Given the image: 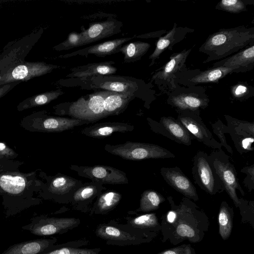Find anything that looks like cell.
<instances>
[{"label": "cell", "mask_w": 254, "mask_h": 254, "mask_svg": "<svg viewBox=\"0 0 254 254\" xmlns=\"http://www.w3.org/2000/svg\"><path fill=\"white\" fill-rule=\"evenodd\" d=\"M254 40V28L239 26L223 29L213 33L200 47L199 51L208 56L203 63L220 60L239 52Z\"/></svg>", "instance_id": "obj_1"}, {"label": "cell", "mask_w": 254, "mask_h": 254, "mask_svg": "<svg viewBox=\"0 0 254 254\" xmlns=\"http://www.w3.org/2000/svg\"><path fill=\"white\" fill-rule=\"evenodd\" d=\"M95 235L109 245L129 246L149 242L156 234L133 228L114 220L97 225Z\"/></svg>", "instance_id": "obj_2"}, {"label": "cell", "mask_w": 254, "mask_h": 254, "mask_svg": "<svg viewBox=\"0 0 254 254\" xmlns=\"http://www.w3.org/2000/svg\"><path fill=\"white\" fill-rule=\"evenodd\" d=\"M208 160L212 170L223 184L224 190L232 199L235 206L238 207L240 201L236 190H239L243 196L245 192L239 183L234 166L229 161V156L220 149L208 155Z\"/></svg>", "instance_id": "obj_3"}, {"label": "cell", "mask_w": 254, "mask_h": 254, "mask_svg": "<svg viewBox=\"0 0 254 254\" xmlns=\"http://www.w3.org/2000/svg\"><path fill=\"white\" fill-rule=\"evenodd\" d=\"M105 150L112 154L129 160L170 158L175 157L168 149L159 145L131 141H127L121 144H106Z\"/></svg>", "instance_id": "obj_4"}, {"label": "cell", "mask_w": 254, "mask_h": 254, "mask_svg": "<svg viewBox=\"0 0 254 254\" xmlns=\"http://www.w3.org/2000/svg\"><path fill=\"white\" fill-rule=\"evenodd\" d=\"M40 28L24 37L8 43L0 54V75L25 61V58L43 34Z\"/></svg>", "instance_id": "obj_5"}, {"label": "cell", "mask_w": 254, "mask_h": 254, "mask_svg": "<svg viewBox=\"0 0 254 254\" xmlns=\"http://www.w3.org/2000/svg\"><path fill=\"white\" fill-rule=\"evenodd\" d=\"M110 92L101 90L81 97L70 104L68 115L73 119L90 123L107 117L104 99Z\"/></svg>", "instance_id": "obj_6"}, {"label": "cell", "mask_w": 254, "mask_h": 254, "mask_svg": "<svg viewBox=\"0 0 254 254\" xmlns=\"http://www.w3.org/2000/svg\"><path fill=\"white\" fill-rule=\"evenodd\" d=\"M80 224L79 218L49 217L41 215L32 218L30 223L21 228L36 236H48L63 234L78 227Z\"/></svg>", "instance_id": "obj_7"}, {"label": "cell", "mask_w": 254, "mask_h": 254, "mask_svg": "<svg viewBox=\"0 0 254 254\" xmlns=\"http://www.w3.org/2000/svg\"><path fill=\"white\" fill-rule=\"evenodd\" d=\"M192 174L195 183L210 194H215L224 190L220 179L212 170L208 155L199 151L194 157Z\"/></svg>", "instance_id": "obj_8"}, {"label": "cell", "mask_w": 254, "mask_h": 254, "mask_svg": "<svg viewBox=\"0 0 254 254\" xmlns=\"http://www.w3.org/2000/svg\"><path fill=\"white\" fill-rule=\"evenodd\" d=\"M59 67L44 62H29L24 61L0 75V85L27 81L50 73Z\"/></svg>", "instance_id": "obj_9"}, {"label": "cell", "mask_w": 254, "mask_h": 254, "mask_svg": "<svg viewBox=\"0 0 254 254\" xmlns=\"http://www.w3.org/2000/svg\"><path fill=\"white\" fill-rule=\"evenodd\" d=\"M70 168L77 172L79 176L102 184L122 185L128 183L124 172L110 166L102 165L93 166L71 165Z\"/></svg>", "instance_id": "obj_10"}, {"label": "cell", "mask_w": 254, "mask_h": 254, "mask_svg": "<svg viewBox=\"0 0 254 254\" xmlns=\"http://www.w3.org/2000/svg\"><path fill=\"white\" fill-rule=\"evenodd\" d=\"M177 120L198 141L213 149H222L221 143L214 139L197 113L189 110L182 111Z\"/></svg>", "instance_id": "obj_11"}, {"label": "cell", "mask_w": 254, "mask_h": 254, "mask_svg": "<svg viewBox=\"0 0 254 254\" xmlns=\"http://www.w3.org/2000/svg\"><path fill=\"white\" fill-rule=\"evenodd\" d=\"M150 125L156 133L186 145H190L193 136L177 120L172 117H162L159 122L151 121Z\"/></svg>", "instance_id": "obj_12"}, {"label": "cell", "mask_w": 254, "mask_h": 254, "mask_svg": "<svg viewBox=\"0 0 254 254\" xmlns=\"http://www.w3.org/2000/svg\"><path fill=\"white\" fill-rule=\"evenodd\" d=\"M160 173L166 183L177 191L189 199L198 200L195 187L179 168L162 167Z\"/></svg>", "instance_id": "obj_13"}, {"label": "cell", "mask_w": 254, "mask_h": 254, "mask_svg": "<svg viewBox=\"0 0 254 254\" xmlns=\"http://www.w3.org/2000/svg\"><path fill=\"white\" fill-rule=\"evenodd\" d=\"M123 24L116 19L91 24L86 30L81 32L82 46L95 42L120 33Z\"/></svg>", "instance_id": "obj_14"}, {"label": "cell", "mask_w": 254, "mask_h": 254, "mask_svg": "<svg viewBox=\"0 0 254 254\" xmlns=\"http://www.w3.org/2000/svg\"><path fill=\"white\" fill-rule=\"evenodd\" d=\"M90 122L73 119L59 117H37L33 120V127L45 132H62L75 127Z\"/></svg>", "instance_id": "obj_15"}, {"label": "cell", "mask_w": 254, "mask_h": 254, "mask_svg": "<svg viewBox=\"0 0 254 254\" xmlns=\"http://www.w3.org/2000/svg\"><path fill=\"white\" fill-rule=\"evenodd\" d=\"M56 237L34 239L9 246L2 254H42L57 246Z\"/></svg>", "instance_id": "obj_16"}, {"label": "cell", "mask_w": 254, "mask_h": 254, "mask_svg": "<svg viewBox=\"0 0 254 254\" xmlns=\"http://www.w3.org/2000/svg\"><path fill=\"white\" fill-rule=\"evenodd\" d=\"M100 182L92 181L75 190L70 200L74 209L86 212L88 204L101 194L104 188Z\"/></svg>", "instance_id": "obj_17"}, {"label": "cell", "mask_w": 254, "mask_h": 254, "mask_svg": "<svg viewBox=\"0 0 254 254\" xmlns=\"http://www.w3.org/2000/svg\"><path fill=\"white\" fill-rule=\"evenodd\" d=\"M132 38L133 37H126L108 41L79 50L70 54L60 55L59 58H66L76 55L87 57L88 54H93L97 57H104L118 53L119 49L124 43Z\"/></svg>", "instance_id": "obj_18"}, {"label": "cell", "mask_w": 254, "mask_h": 254, "mask_svg": "<svg viewBox=\"0 0 254 254\" xmlns=\"http://www.w3.org/2000/svg\"><path fill=\"white\" fill-rule=\"evenodd\" d=\"M93 88L119 93H133L136 90L135 84L132 81L122 76H101L90 77Z\"/></svg>", "instance_id": "obj_19"}, {"label": "cell", "mask_w": 254, "mask_h": 254, "mask_svg": "<svg viewBox=\"0 0 254 254\" xmlns=\"http://www.w3.org/2000/svg\"><path fill=\"white\" fill-rule=\"evenodd\" d=\"M254 64V46L243 49L213 64L214 67L223 66L235 69L236 72L251 69Z\"/></svg>", "instance_id": "obj_20"}, {"label": "cell", "mask_w": 254, "mask_h": 254, "mask_svg": "<svg viewBox=\"0 0 254 254\" xmlns=\"http://www.w3.org/2000/svg\"><path fill=\"white\" fill-rule=\"evenodd\" d=\"M112 61L88 64L86 65L71 68V72L66 77L80 78L82 79L98 75L114 74L117 68L112 65Z\"/></svg>", "instance_id": "obj_21"}, {"label": "cell", "mask_w": 254, "mask_h": 254, "mask_svg": "<svg viewBox=\"0 0 254 254\" xmlns=\"http://www.w3.org/2000/svg\"><path fill=\"white\" fill-rule=\"evenodd\" d=\"M133 126L120 122L98 123L86 127L81 130V133L93 138H105L115 132H126L133 130Z\"/></svg>", "instance_id": "obj_22"}, {"label": "cell", "mask_w": 254, "mask_h": 254, "mask_svg": "<svg viewBox=\"0 0 254 254\" xmlns=\"http://www.w3.org/2000/svg\"><path fill=\"white\" fill-rule=\"evenodd\" d=\"M89 243L88 240L82 238L57 244L55 248L42 254H100V248H82Z\"/></svg>", "instance_id": "obj_23"}, {"label": "cell", "mask_w": 254, "mask_h": 254, "mask_svg": "<svg viewBox=\"0 0 254 254\" xmlns=\"http://www.w3.org/2000/svg\"><path fill=\"white\" fill-rule=\"evenodd\" d=\"M227 121V133L231 136L236 147L240 141L248 137H254V124L225 116Z\"/></svg>", "instance_id": "obj_24"}, {"label": "cell", "mask_w": 254, "mask_h": 254, "mask_svg": "<svg viewBox=\"0 0 254 254\" xmlns=\"http://www.w3.org/2000/svg\"><path fill=\"white\" fill-rule=\"evenodd\" d=\"M132 93L111 92L104 99V109L107 116L116 115L124 111L129 102L134 98Z\"/></svg>", "instance_id": "obj_25"}, {"label": "cell", "mask_w": 254, "mask_h": 254, "mask_svg": "<svg viewBox=\"0 0 254 254\" xmlns=\"http://www.w3.org/2000/svg\"><path fill=\"white\" fill-rule=\"evenodd\" d=\"M26 178L17 173H5L0 175V188L11 195L22 193L27 185Z\"/></svg>", "instance_id": "obj_26"}, {"label": "cell", "mask_w": 254, "mask_h": 254, "mask_svg": "<svg viewBox=\"0 0 254 254\" xmlns=\"http://www.w3.org/2000/svg\"><path fill=\"white\" fill-rule=\"evenodd\" d=\"M121 199L122 195L116 191L101 194L94 204L90 214H107L117 206Z\"/></svg>", "instance_id": "obj_27"}, {"label": "cell", "mask_w": 254, "mask_h": 254, "mask_svg": "<svg viewBox=\"0 0 254 254\" xmlns=\"http://www.w3.org/2000/svg\"><path fill=\"white\" fill-rule=\"evenodd\" d=\"M171 104L181 111L189 110L195 112L200 108L207 106L208 101L191 94H182L173 97Z\"/></svg>", "instance_id": "obj_28"}, {"label": "cell", "mask_w": 254, "mask_h": 254, "mask_svg": "<svg viewBox=\"0 0 254 254\" xmlns=\"http://www.w3.org/2000/svg\"><path fill=\"white\" fill-rule=\"evenodd\" d=\"M126 224L141 231L155 233L160 228L155 213H147L135 217H127Z\"/></svg>", "instance_id": "obj_29"}, {"label": "cell", "mask_w": 254, "mask_h": 254, "mask_svg": "<svg viewBox=\"0 0 254 254\" xmlns=\"http://www.w3.org/2000/svg\"><path fill=\"white\" fill-rule=\"evenodd\" d=\"M64 92L61 89L47 91L25 99L17 106L19 111L47 104L56 99Z\"/></svg>", "instance_id": "obj_30"}, {"label": "cell", "mask_w": 254, "mask_h": 254, "mask_svg": "<svg viewBox=\"0 0 254 254\" xmlns=\"http://www.w3.org/2000/svg\"><path fill=\"white\" fill-rule=\"evenodd\" d=\"M150 44L140 41L130 42L121 47L118 50L124 55L125 63L134 62L140 60L148 51Z\"/></svg>", "instance_id": "obj_31"}, {"label": "cell", "mask_w": 254, "mask_h": 254, "mask_svg": "<svg viewBox=\"0 0 254 254\" xmlns=\"http://www.w3.org/2000/svg\"><path fill=\"white\" fill-rule=\"evenodd\" d=\"M234 212L226 201L220 205L218 215L219 234L222 239L226 240L230 237L233 227Z\"/></svg>", "instance_id": "obj_32"}, {"label": "cell", "mask_w": 254, "mask_h": 254, "mask_svg": "<svg viewBox=\"0 0 254 254\" xmlns=\"http://www.w3.org/2000/svg\"><path fill=\"white\" fill-rule=\"evenodd\" d=\"M81 186L78 180L68 176L62 175L52 180L49 187V191L53 194L64 195Z\"/></svg>", "instance_id": "obj_33"}, {"label": "cell", "mask_w": 254, "mask_h": 254, "mask_svg": "<svg viewBox=\"0 0 254 254\" xmlns=\"http://www.w3.org/2000/svg\"><path fill=\"white\" fill-rule=\"evenodd\" d=\"M190 51L191 49L185 50L181 52L172 55L170 61L162 68V71L157 76L164 79L169 78L183 66Z\"/></svg>", "instance_id": "obj_34"}, {"label": "cell", "mask_w": 254, "mask_h": 254, "mask_svg": "<svg viewBox=\"0 0 254 254\" xmlns=\"http://www.w3.org/2000/svg\"><path fill=\"white\" fill-rule=\"evenodd\" d=\"M235 69L223 66L214 67L213 68L202 71L190 79L194 83L217 82L218 80L228 74L235 72Z\"/></svg>", "instance_id": "obj_35"}, {"label": "cell", "mask_w": 254, "mask_h": 254, "mask_svg": "<svg viewBox=\"0 0 254 254\" xmlns=\"http://www.w3.org/2000/svg\"><path fill=\"white\" fill-rule=\"evenodd\" d=\"M165 200V198L158 192L150 190H146L141 195L139 207L136 211L149 212L157 210L160 203Z\"/></svg>", "instance_id": "obj_36"}, {"label": "cell", "mask_w": 254, "mask_h": 254, "mask_svg": "<svg viewBox=\"0 0 254 254\" xmlns=\"http://www.w3.org/2000/svg\"><path fill=\"white\" fill-rule=\"evenodd\" d=\"M176 23L174 24L173 29L165 36L160 37L156 43V48L153 53L149 56V59L152 61L151 65L154 61L159 58L161 54L165 50L170 47L171 44H174L175 40H177V28Z\"/></svg>", "instance_id": "obj_37"}, {"label": "cell", "mask_w": 254, "mask_h": 254, "mask_svg": "<svg viewBox=\"0 0 254 254\" xmlns=\"http://www.w3.org/2000/svg\"><path fill=\"white\" fill-rule=\"evenodd\" d=\"M82 46V35L72 32L69 33L67 38L60 44L54 46L53 49L58 51L67 50Z\"/></svg>", "instance_id": "obj_38"}, {"label": "cell", "mask_w": 254, "mask_h": 254, "mask_svg": "<svg viewBox=\"0 0 254 254\" xmlns=\"http://www.w3.org/2000/svg\"><path fill=\"white\" fill-rule=\"evenodd\" d=\"M216 7L231 13H239L246 10L245 3L241 0H222Z\"/></svg>", "instance_id": "obj_39"}, {"label": "cell", "mask_w": 254, "mask_h": 254, "mask_svg": "<svg viewBox=\"0 0 254 254\" xmlns=\"http://www.w3.org/2000/svg\"><path fill=\"white\" fill-rule=\"evenodd\" d=\"M214 133L218 136L222 146L226 148L227 151L233 154V150L227 143L224 133L227 132V126L224 125L220 120L212 125Z\"/></svg>", "instance_id": "obj_40"}, {"label": "cell", "mask_w": 254, "mask_h": 254, "mask_svg": "<svg viewBox=\"0 0 254 254\" xmlns=\"http://www.w3.org/2000/svg\"><path fill=\"white\" fill-rule=\"evenodd\" d=\"M157 254H195V252L190 245H183L166 250Z\"/></svg>", "instance_id": "obj_41"}, {"label": "cell", "mask_w": 254, "mask_h": 254, "mask_svg": "<svg viewBox=\"0 0 254 254\" xmlns=\"http://www.w3.org/2000/svg\"><path fill=\"white\" fill-rule=\"evenodd\" d=\"M241 172L247 174L244 183L249 191H251L254 189V165H252L249 167H244L242 169Z\"/></svg>", "instance_id": "obj_42"}, {"label": "cell", "mask_w": 254, "mask_h": 254, "mask_svg": "<svg viewBox=\"0 0 254 254\" xmlns=\"http://www.w3.org/2000/svg\"><path fill=\"white\" fill-rule=\"evenodd\" d=\"M248 92V88L243 84H238L232 88V93L236 98H242L246 95Z\"/></svg>", "instance_id": "obj_43"}, {"label": "cell", "mask_w": 254, "mask_h": 254, "mask_svg": "<svg viewBox=\"0 0 254 254\" xmlns=\"http://www.w3.org/2000/svg\"><path fill=\"white\" fill-rule=\"evenodd\" d=\"M15 155V152L5 143L0 142V157H12Z\"/></svg>", "instance_id": "obj_44"}, {"label": "cell", "mask_w": 254, "mask_h": 254, "mask_svg": "<svg viewBox=\"0 0 254 254\" xmlns=\"http://www.w3.org/2000/svg\"><path fill=\"white\" fill-rule=\"evenodd\" d=\"M20 82H15L0 85V98L5 96L11 90L15 87L17 85L19 84Z\"/></svg>", "instance_id": "obj_45"}]
</instances>
